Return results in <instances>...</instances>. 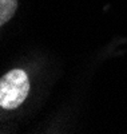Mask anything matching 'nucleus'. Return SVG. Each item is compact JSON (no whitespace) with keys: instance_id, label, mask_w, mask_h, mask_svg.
Segmentation results:
<instances>
[{"instance_id":"2","label":"nucleus","mask_w":127,"mask_h":134,"mask_svg":"<svg viewBox=\"0 0 127 134\" xmlns=\"http://www.w3.org/2000/svg\"><path fill=\"white\" fill-rule=\"evenodd\" d=\"M18 0H0V24H4L14 16Z\"/></svg>"},{"instance_id":"1","label":"nucleus","mask_w":127,"mask_h":134,"mask_svg":"<svg viewBox=\"0 0 127 134\" xmlns=\"http://www.w3.org/2000/svg\"><path fill=\"white\" fill-rule=\"evenodd\" d=\"M30 93V81L27 74L15 69L7 72L0 81V106L7 110L19 107Z\"/></svg>"}]
</instances>
